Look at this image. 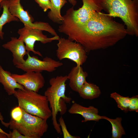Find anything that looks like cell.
Wrapping results in <instances>:
<instances>
[{"mask_svg":"<svg viewBox=\"0 0 138 138\" xmlns=\"http://www.w3.org/2000/svg\"><path fill=\"white\" fill-rule=\"evenodd\" d=\"M58 30L80 44L87 53L113 46L128 34L124 25L101 12H95L81 24H61Z\"/></svg>","mask_w":138,"mask_h":138,"instance_id":"6da1fadb","label":"cell"},{"mask_svg":"<svg viewBox=\"0 0 138 138\" xmlns=\"http://www.w3.org/2000/svg\"><path fill=\"white\" fill-rule=\"evenodd\" d=\"M106 14L120 18L126 26L128 34L138 36V0H99Z\"/></svg>","mask_w":138,"mask_h":138,"instance_id":"7a4b0ae2","label":"cell"},{"mask_svg":"<svg viewBox=\"0 0 138 138\" xmlns=\"http://www.w3.org/2000/svg\"><path fill=\"white\" fill-rule=\"evenodd\" d=\"M14 95L18 106L27 113L46 120L52 116L48 101L44 95L24 88L16 90Z\"/></svg>","mask_w":138,"mask_h":138,"instance_id":"3957f363","label":"cell"},{"mask_svg":"<svg viewBox=\"0 0 138 138\" xmlns=\"http://www.w3.org/2000/svg\"><path fill=\"white\" fill-rule=\"evenodd\" d=\"M68 80L67 75L57 76L51 78L49 80L50 86L48 87L44 93L50 104L52 113V120L54 128L57 133L61 134V129L56 120V116L61 111L60 102L63 99L66 103H70L71 98L65 95L66 82Z\"/></svg>","mask_w":138,"mask_h":138,"instance_id":"277c9868","label":"cell"},{"mask_svg":"<svg viewBox=\"0 0 138 138\" xmlns=\"http://www.w3.org/2000/svg\"><path fill=\"white\" fill-rule=\"evenodd\" d=\"M22 109V116L20 121L16 122L11 119L8 122L1 121L2 124L11 129L17 130L27 138H41L48 130L47 120L31 115Z\"/></svg>","mask_w":138,"mask_h":138,"instance_id":"5b68a950","label":"cell"},{"mask_svg":"<svg viewBox=\"0 0 138 138\" xmlns=\"http://www.w3.org/2000/svg\"><path fill=\"white\" fill-rule=\"evenodd\" d=\"M58 40L56 55L58 59H67L78 66L85 63L87 58V53L80 44L64 38H60Z\"/></svg>","mask_w":138,"mask_h":138,"instance_id":"8992f818","label":"cell"},{"mask_svg":"<svg viewBox=\"0 0 138 138\" xmlns=\"http://www.w3.org/2000/svg\"><path fill=\"white\" fill-rule=\"evenodd\" d=\"M83 5L78 9L69 8L63 16L61 23L81 24L87 21L95 12H101L103 9L99 0H81Z\"/></svg>","mask_w":138,"mask_h":138,"instance_id":"52a82bcc","label":"cell"},{"mask_svg":"<svg viewBox=\"0 0 138 138\" xmlns=\"http://www.w3.org/2000/svg\"><path fill=\"white\" fill-rule=\"evenodd\" d=\"M20 0H8L9 9L11 14L18 18L24 26L47 31L52 35H57L55 30L47 22L36 21L27 11L24 10L20 3Z\"/></svg>","mask_w":138,"mask_h":138,"instance_id":"ba28073f","label":"cell"},{"mask_svg":"<svg viewBox=\"0 0 138 138\" xmlns=\"http://www.w3.org/2000/svg\"><path fill=\"white\" fill-rule=\"evenodd\" d=\"M42 31L40 29L25 26L18 30L17 33L19 36L18 38L25 44L28 53L32 52L34 54L42 57V55L40 52L35 50L34 49L36 42L40 41L45 44L51 42L54 40H58L60 38L58 35L52 37L48 38L47 35L43 34Z\"/></svg>","mask_w":138,"mask_h":138,"instance_id":"9c48e42d","label":"cell"},{"mask_svg":"<svg viewBox=\"0 0 138 138\" xmlns=\"http://www.w3.org/2000/svg\"><path fill=\"white\" fill-rule=\"evenodd\" d=\"M24 63L15 66L17 68L25 72H33L41 73L43 71L51 72L63 65V63L46 56L43 60L37 56H31L29 53Z\"/></svg>","mask_w":138,"mask_h":138,"instance_id":"30bf717a","label":"cell"},{"mask_svg":"<svg viewBox=\"0 0 138 138\" xmlns=\"http://www.w3.org/2000/svg\"><path fill=\"white\" fill-rule=\"evenodd\" d=\"M11 75L25 88L36 92L44 85L45 79L40 72H27L21 75L12 74Z\"/></svg>","mask_w":138,"mask_h":138,"instance_id":"8fae6325","label":"cell"},{"mask_svg":"<svg viewBox=\"0 0 138 138\" xmlns=\"http://www.w3.org/2000/svg\"><path fill=\"white\" fill-rule=\"evenodd\" d=\"M2 47L12 52V62L15 66L24 63L25 60L24 57L28 52L24 43L22 40L16 37H12L11 40L3 44Z\"/></svg>","mask_w":138,"mask_h":138,"instance_id":"7c38bea8","label":"cell"},{"mask_svg":"<svg viewBox=\"0 0 138 138\" xmlns=\"http://www.w3.org/2000/svg\"><path fill=\"white\" fill-rule=\"evenodd\" d=\"M68 111L71 114L81 115L84 119L82 121V122L91 121L98 122L103 119L102 116L98 114V109L92 106H90L88 107H85L74 102L72 104Z\"/></svg>","mask_w":138,"mask_h":138,"instance_id":"4fadbf2b","label":"cell"},{"mask_svg":"<svg viewBox=\"0 0 138 138\" xmlns=\"http://www.w3.org/2000/svg\"><path fill=\"white\" fill-rule=\"evenodd\" d=\"M69 80V85L73 91L78 93L79 90L86 81L88 73L84 71L81 66L76 65L72 68L67 75Z\"/></svg>","mask_w":138,"mask_h":138,"instance_id":"5bb4252c","label":"cell"},{"mask_svg":"<svg viewBox=\"0 0 138 138\" xmlns=\"http://www.w3.org/2000/svg\"><path fill=\"white\" fill-rule=\"evenodd\" d=\"M10 72L5 70L0 65V83L9 95L15 93L16 89H23L24 87L17 83Z\"/></svg>","mask_w":138,"mask_h":138,"instance_id":"9a60e30c","label":"cell"},{"mask_svg":"<svg viewBox=\"0 0 138 138\" xmlns=\"http://www.w3.org/2000/svg\"><path fill=\"white\" fill-rule=\"evenodd\" d=\"M80 96L85 99L92 100L98 97L101 94L99 87L96 84L86 81L78 93Z\"/></svg>","mask_w":138,"mask_h":138,"instance_id":"2e32d148","label":"cell"},{"mask_svg":"<svg viewBox=\"0 0 138 138\" xmlns=\"http://www.w3.org/2000/svg\"><path fill=\"white\" fill-rule=\"evenodd\" d=\"M8 0H4L1 3V8H3L2 13L0 17V38L4 39V33L3 31V26L7 23L12 21H19L18 18L13 15L9 9Z\"/></svg>","mask_w":138,"mask_h":138,"instance_id":"e0dca14e","label":"cell"},{"mask_svg":"<svg viewBox=\"0 0 138 138\" xmlns=\"http://www.w3.org/2000/svg\"><path fill=\"white\" fill-rule=\"evenodd\" d=\"M53 6V9L48 13L49 18L53 22L61 24L63 18L61 15L62 8L67 3L66 0H50Z\"/></svg>","mask_w":138,"mask_h":138,"instance_id":"ac0fdd59","label":"cell"},{"mask_svg":"<svg viewBox=\"0 0 138 138\" xmlns=\"http://www.w3.org/2000/svg\"><path fill=\"white\" fill-rule=\"evenodd\" d=\"M102 117L103 119L108 120L111 124L112 138H121L123 135L125 134V131L122 124L121 117L112 119L104 116H102Z\"/></svg>","mask_w":138,"mask_h":138,"instance_id":"d6986e66","label":"cell"},{"mask_svg":"<svg viewBox=\"0 0 138 138\" xmlns=\"http://www.w3.org/2000/svg\"><path fill=\"white\" fill-rule=\"evenodd\" d=\"M110 97L116 101L118 108L124 112L127 113L129 111V107L130 98L129 96L123 97L116 92L111 94Z\"/></svg>","mask_w":138,"mask_h":138,"instance_id":"ffe728a7","label":"cell"},{"mask_svg":"<svg viewBox=\"0 0 138 138\" xmlns=\"http://www.w3.org/2000/svg\"><path fill=\"white\" fill-rule=\"evenodd\" d=\"M11 119L16 122H19L21 119L22 116V109L18 106L13 108L10 112Z\"/></svg>","mask_w":138,"mask_h":138,"instance_id":"44dd1931","label":"cell"},{"mask_svg":"<svg viewBox=\"0 0 138 138\" xmlns=\"http://www.w3.org/2000/svg\"><path fill=\"white\" fill-rule=\"evenodd\" d=\"M59 124L61 127L64 138H79L78 136H73L70 134L67 130L66 126L63 117L61 116L59 120Z\"/></svg>","mask_w":138,"mask_h":138,"instance_id":"7402d4cb","label":"cell"},{"mask_svg":"<svg viewBox=\"0 0 138 138\" xmlns=\"http://www.w3.org/2000/svg\"><path fill=\"white\" fill-rule=\"evenodd\" d=\"M44 12H46L48 9L52 10L53 9V6L50 0H35Z\"/></svg>","mask_w":138,"mask_h":138,"instance_id":"603a6c76","label":"cell"},{"mask_svg":"<svg viewBox=\"0 0 138 138\" xmlns=\"http://www.w3.org/2000/svg\"><path fill=\"white\" fill-rule=\"evenodd\" d=\"M129 111L138 112V96H133L130 98Z\"/></svg>","mask_w":138,"mask_h":138,"instance_id":"cb8c5ba5","label":"cell"},{"mask_svg":"<svg viewBox=\"0 0 138 138\" xmlns=\"http://www.w3.org/2000/svg\"><path fill=\"white\" fill-rule=\"evenodd\" d=\"M12 130V132H9V138H27L26 136L21 134L17 130L14 129Z\"/></svg>","mask_w":138,"mask_h":138,"instance_id":"d4e9b609","label":"cell"},{"mask_svg":"<svg viewBox=\"0 0 138 138\" xmlns=\"http://www.w3.org/2000/svg\"><path fill=\"white\" fill-rule=\"evenodd\" d=\"M4 120V118L2 115L1 113L0 112V120L1 121H3ZM0 132L4 133L7 136L8 138H9L10 137V134L9 133H7L3 131L0 127Z\"/></svg>","mask_w":138,"mask_h":138,"instance_id":"484cf974","label":"cell"},{"mask_svg":"<svg viewBox=\"0 0 138 138\" xmlns=\"http://www.w3.org/2000/svg\"><path fill=\"white\" fill-rule=\"evenodd\" d=\"M70 4H71L73 6L75 5L76 3L77 2L76 0H68Z\"/></svg>","mask_w":138,"mask_h":138,"instance_id":"4316f807","label":"cell"},{"mask_svg":"<svg viewBox=\"0 0 138 138\" xmlns=\"http://www.w3.org/2000/svg\"><path fill=\"white\" fill-rule=\"evenodd\" d=\"M0 138H8L7 136L5 134L0 132Z\"/></svg>","mask_w":138,"mask_h":138,"instance_id":"83f0119b","label":"cell"},{"mask_svg":"<svg viewBox=\"0 0 138 138\" xmlns=\"http://www.w3.org/2000/svg\"><path fill=\"white\" fill-rule=\"evenodd\" d=\"M4 0H0V4L3 1H4ZM1 7H0V10H1Z\"/></svg>","mask_w":138,"mask_h":138,"instance_id":"f1b7e54d","label":"cell"},{"mask_svg":"<svg viewBox=\"0 0 138 138\" xmlns=\"http://www.w3.org/2000/svg\"></svg>","mask_w":138,"mask_h":138,"instance_id":"f546056e","label":"cell"}]
</instances>
